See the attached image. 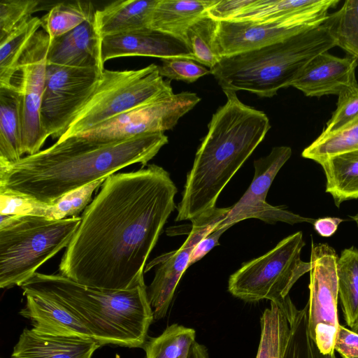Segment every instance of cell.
<instances>
[{
    "instance_id": "1",
    "label": "cell",
    "mask_w": 358,
    "mask_h": 358,
    "mask_svg": "<svg viewBox=\"0 0 358 358\" xmlns=\"http://www.w3.org/2000/svg\"><path fill=\"white\" fill-rule=\"evenodd\" d=\"M177 187L162 166L108 176L80 216L59 273L103 289L145 284L150 254L174 210Z\"/></svg>"
},
{
    "instance_id": "2",
    "label": "cell",
    "mask_w": 358,
    "mask_h": 358,
    "mask_svg": "<svg viewBox=\"0 0 358 358\" xmlns=\"http://www.w3.org/2000/svg\"><path fill=\"white\" fill-rule=\"evenodd\" d=\"M168 142L163 132L117 141L79 135L57 140L16 162L0 164V189L52 203L128 166L144 167Z\"/></svg>"
},
{
    "instance_id": "3",
    "label": "cell",
    "mask_w": 358,
    "mask_h": 358,
    "mask_svg": "<svg viewBox=\"0 0 358 358\" xmlns=\"http://www.w3.org/2000/svg\"><path fill=\"white\" fill-rule=\"evenodd\" d=\"M223 92L227 102L208 123L187 174L176 221L192 220L214 210L222 189L271 129L265 113L242 103L236 92Z\"/></svg>"
},
{
    "instance_id": "4",
    "label": "cell",
    "mask_w": 358,
    "mask_h": 358,
    "mask_svg": "<svg viewBox=\"0 0 358 358\" xmlns=\"http://www.w3.org/2000/svg\"><path fill=\"white\" fill-rule=\"evenodd\" d=\"M63 306L78 318L101 346L142 348L154 320L145 284L125 290L103 289L75 282L59 273L36 272L20 286Z\"/></svg>"
},
{
    "instance_id": "5",
    "label": "cell",
    "mask_w": 358,
    "mask_h": 358,
    "mask_svg": "<svg viewBox=\"0 0 358 358\" xmlns=\"http://www.w3.org/2000/svg\"><path fill=\"white\" fill-rule=\"evenodd\" d=\"M334 46L324 22L262 48L222 57L210 72L223 91L272 97L291 86L312 59Z\"/></svg>"
},
{
    "instance_id": "6",
    "label": "cell",
    "mask_w": 358,
    "mask_h": 358,
    "mask_svg": "<svg viewBox=\"0 0 358 358\" xmlns=\"http://www.w3.org/2000/svg\"><path fill=\"white\" fill-rule=\"evenodd\" d=\"M0 287H20L37 269L66 248L80 216L52 220L0 214Z\"/></svg>"
},
{
    "instance_id": "7",
    "label": "cell",
    "mask_w": 358,
    "mask_h": 358,
    "mask_svg": "<svg viewBox=\"0 0 358 358\" xmlns=\"http://www.w3.org/2000/svg\"><path fill=\"white\" fill-rule=\"evenodd\" d=\"M173 92L159 66L136 70L104 69L87 101L76 112L66 131L58 140L81 134L134 107Z\"/></svg>"
},
{
    "instance_id": "8",
    "label": "cell",
    "mask_w": 358,
    "mask_h": 358,
    "mask_svg": "<svg viewBox=\"0 0 358 358\" xmlns=\"http://www.w3.org/2000/svg\"><path fill=\"white\" fill-rule=\"evenodd\" d=\"M305 245L301 231L280 241L266 254L242 264L230 275L228 291L245 302L267 299L282 308L296 281L311 269L301 259Z\"/></svg>"
},
{
    "instance_id": "9",
    "label": "cell",
    "mask_w": 358,
    "mask_h": 358,
    "mask_svg": "<svg viewBox=\"0 0 358 358\" xmlns=\"http://www.w3.org/2000/svg\"><path fill=\"white\" fill-rule=\"evenodd\" d=\"M103 70L47 64L41 121L48 137L58 140L65 134Z\"/></svg>"
},
{
    "instance_id": "10",
    "label": "cell",
    "mask_w": 358,
    "mask_h": 358,
    "mask_svg": "<svg viewBox=\"0 0 358 358\" xmlns=\"http://www.w3.org/2000/svg\"><path fill=\"white\" fill-rule=\"evenodd\" d=\"M200 101L201 98L194 92L166 93L119 114L79 136L117 141L146 134L164 133L172 129L180 118Z\"/></svg>"
},
{
    "instance_id": "11",
    "label": "cell",
    "mask_w": 358,
    "mask_h": 358,
    "mask_svg": "<svg viewBox=\"0 0 358 358\" xmlns=\"http://www.w3.org/2000/svg\"><path fill=\"white\" fill-rule=\"evenodd\" d=\"M338 255L327 243L311 244L308 330L323 354H333L339 326L336 263Z\"/></svg>"
},
{
    "instance_id": "12",
    "label": "cell",
    "mask_w": 358,
    "mask_h": 358,
    "mask_svg": "<svg viewBox=\"0 0 358 358\" xmlns=\"http://www.w3.org/2000/svg\"><path fill=\"white\" fill-rule=\"evenodd\" d=\"M50 38L40 29L23 53L18 66L17 85L21 92L22 148L23 155H33L48 138L41 121V108L45 89L47 58Z\"/></svg>"
},
{
    "instance_id": "13",
    "label": "cell",
    "mask_w": 358,
    "mask_h": 358,
    "mask_svg": "<svg viewBox=\"0 0 358 358\" xmlns=\"http://www.w3.org/2000/svg\"><path fill=\"white\" fill-rule=\"evenodd\" d=\"M292 155L288 146L272 148L266 157L254 161L255 174L249 187L241 198L231 206L217 229L229 228L236 223L249 218H257L269 224L283 222L289 224L301 222L313 224L315 219L293 213L282 207H275L266 202V196L278 173Z\"/></svg>"
},
{
    "instance_id": "14",
    "label": "cell",
    "mask_w": 358,
    "mask_h": 358,
    "mask_svg": "<svg viewBox=\"0 0 358 358\" xmlns=\"http://www.w3.org/2000/svg\"><path fill=\"white\" fill-rule=\"evenodd\" d=\"M327 8L274 22L218 21L214 47L218 56L229 57L282 41L323 24Z\"/></svg>"
},
{
    "instance_id": "15",
    "label": "cell",
    "mask_w": 358,
    "mask_h": 358,
    "mask_svg": "<svg viewBox=\"0 0 358 358\" xmlns=\"http://www.w3.org/2000/svg\"><path fill=\"white\" fill-rule=\"evenodd\" d=\"M229 208L216 207L213 210L192 220V230L182 245L177 250L157 257L145 266L144 272L157 266L153 280L147 288L155 320L162 319L166 315L176 287L189 266L190 256L196 245L216 228L224 219Z\"/></svg>"
},
{
    "instance_id": "16",
    "label": "cell",
    "mask_w": 358,
    "mask_h": 358,
    "mask_svg": "<svg viewBox=\"0 0 358 358\" xmlns=\"http://www.w3.org/2000/svg\"><path fill=\"white\" fill-rule=\"evenodd\" d=\"M134 56L161 59L178 57L194 61L191 50L183 41L151 28L102 37L101 59L103 64L111 59Z\"/></svg>"
},
{
    "instance_id": "17",
    "label": "cell",
    "mask_w": 358,
    "mask_h": 358,
    "mask_svg": "<svg viewBox=\"0 0 358 358\" xmlns=\"http://www.w3.org/2000/svg\"><path fill=\"white\" fill-rule=\"evenodd\" d=\"M357 64L352 57H338L325 51L308 62L291 86L306 96H338L346 88L358 84L355 78Z\"/></svg>"
},
{
    "instance_id": "18",
    "label": "cell",
    "mask_w": 358,
    "mask_h": 358,
    "mask_svg": "<svg viewBox=\"0 0 358 358\" xmlns=\"http://www.w3.org/2000/svg\"><path fill=\"white\" fill-rule=\"evenodd\" d=\"M101 38L94 16L71 31L50 40L48 64L77 68L104 69Z\"/></svg>"
},
{
    "instance_id": "19",
    "label": "cell",
    "mask_w": 358,
    "mask_h": 358,
    "mask_svg": "<svg viewBox=\"0 0 358 358\" xmlns=\"http://www.w3.org/2000/svg\"><path fill=\"white\" fill-rule=\"evenodd\" d=\"M101 347L92 338L54 336L24 329L11 358H92Z\"/></svg>"
},
{
    "instance_id": "20",
    "label": "cell",
    "mask_w": 358,
    "mask_h": 358,
    "mask_svg": "<svg viewBox=\"0 0 358 358\" xmlns=\"http://www.w3.org/2000/svg\"><path fill=\"white\" fill-rule=\"evenodd\" d=\"M20 315L30 320L39 333L63 336L93 338L83 323L61 305L43 296L27 295Z\"/></svg>"
},
{
    "instance_id": "21",
    "label": "cell",
    "mask_w": 358,
    "mask_h": 358,
    "mask_svg": "<svg viewBox=\"0 0 358 358\" xmlns=\"http://www.w3.org/2000/svg\"><path fill=\"white\" fill-rule=\"evenodd\" d=\"M159 0L113 1L96 10L94 24L101 37L133 30L150 28L154 10Z\"/></svg>"
},
{
    "instance_id": "22",
    "label": "cell",
    "mask_w": 358,
    "mask_h": 358,
    "mask_svg": "<svg viewBox=\"0 0 358 358\" xmlns=\"http://www.w3.org/2000/svg\"><path fill=\"white\" fill-rule=\"evenodd\" d=\"M217 1L159 0L152 14L150 28L185 42L188 29L204 16Z\"/></svg>"
},
{
    "instance_id": "23",
    "label": "cell",
    "mask_w": 358,
    "mask_h": 358,
    "mask_svg": "<svg viewBox=\"0 0 358 358\" xmlns=\"http://www.w3.org/2000/svg\"><path fill=\"white\" fill-rule=\"evenodd\" d=\"M21 92L17 85L0 86V164L23 157Z\"/></svg>"
},
{
    "instance_id": "24",
    "label": "cell",
    "mask_w": 358,
    "mask_h": 358,
    "mask_svg": "<svg viewBox=\"0 0 358 358\" xmlns=\"http://www.w3.org/2000/svg\"><path fill=\"white\" fill-rule=\"evenodd\" d=\"M326 178V192L336 207L358 199V150L339 154L320 164Z\"/></svg>"
},
{
    "instance_id": "25",
    "label": "cell",
    "mask_w": 358,
    "mask_h": 358,
    "mask_svg": "<svg viewBox=\"0 0 358 358\" xmlns=\"http://www.w3.org/2000/svg\"><path fill=\"white\" fill-rule=\"evenodd\" d=\"M338 0H253L230 20L274 22L289 19L324 7L334 8Z\"/></svg>"
},
{
    "instance_id": "26",
    "label": "cell",
    "mask_w": 358,
    "mask_h": 358,
    "mask_svg": "<svg viewBox=\"0 0 358 358\" xmlns=\"http://www.w3.org/2000/svg\"><path fill=\"white\" fill-rule=\"evenodd\" d=\"M40 28L41 18L32 17L0 40V86L13 84L20 60Z\"/></svg>"
},
{
    "instance_id": "27",
    "label": "cell",
    "mask_w": 358,
    "mask_h": 358,
    "mask_svg": "<svg viewBox=\"0 0 358 358\" xmlns=\"http://www.w3.org/2000/svg\"><path fill=\"white\" fill-rule=\"evenodd\" d=\"M338 297L344 320L351 328L358 318V249H344L336 263Z\"/></svg>"
},
{
    "instance_id": "28",
    "label": "cell",
    "mask_w": 358,
    "mask_h": 358,
    "mask_svg": "<svg viewBox=\"0 0 358 358\" xmlns=\"http://www.w3.org/2000/svg\"><path fill=\"white\" fill-rule=\"evenodd\" d=\"M96 10L90 1H73L55 4L41 17V29L50 40L74 29L94 16Z\"/></svg>"
},
{
    "instance_id": "29",
    "label": "cell",
    "mask_w": 358,
    "mask_h": 358,
    "mask_svg": "<svg viewBox=\"0 0 358 358\" xmlns=\"http://www.w3.org/2000/svg\"><path fill=\"white\" fill-rule=\"evenodd\" d=\"M261 338L256 358H282L289 335L285 313L275 303L264 310L261 320Z\"/></svg>"
},
{
    "instance_id": "30",
    "label": "cell",
    "mask_w": 358,
    "mask_h": 358,
    "mask_svg": "<svg viewBox=\"0 0 358 358\" xmlns=\"http://www.w3.org/2000/svg\"><path fill=\"white\" fill-rule=\"evenodd\" d=\"M286 315L290 331L282 358H336L335 353L323 354L310 337L308 326V303L299 310L292 301Z\"/></svg>"
},
{
    "instance_id": "31",
    "label": "cell",
    "mask_w": 358,
    "mask_h": 358,
    "mask_svg": "<svg viewBox=\"0 0 358 358\" xmlns=\"http://www.w3.org/2000/svg\"><path fill=\"white\" fill-rule=\"evenodd\" d=\"M354 150H358V117L336 131L321 134L301 156L320 164L329 157Z\"/></svg>"
},
{
    "instance_id": "32",
    "label": "cell",
    "mask_w": 358,
    "mask_h": 358,
    "mask_svg": "<svg viewBox=\"0 0 358 358\" xmlns=\"http://www.w3.org/2000/svg\"><path fill=\"white\" fill-rule=\"evenodd\" d=\"M195 338L194 329L173 324L157 337L147 340L142 348L146 358H182L188 354Z\"/></svg>"
},
{
    "instance_id": "33",
    "label": "cell",
    "mask_w": 358,
    "mask_h": 358,
    "mask_svg": "<svg viewBox=\"0 0 358 358\" xmlns=\"http://www.w3.org/2000/svg\"><path fill=\"white\" fill-rule=\"evenodd\" d=\"M324 24L336 46L358 62V0H347L336 12L328 15Z\"/></svg>"
},
{
    "instance_id": "34",
    "label": "cell",
    "mask_w": 358,
    "mask_h": 358,
    "mask_svg": "<svg viewBox=\"0 0 358 358\" xmlns=\"http://www.w3.org/2000/svg\"><path fill=\"white\" fill-rule=\"evenodd\" d=\"M217 24L218 21L206 13L188 29L185 38L194 61L210 69L221 59L214 47Z\"/></svg>"
},
{
    "instance_id": "35",
    "label": "cell",
    "mask_w": 358,
    "mask_h": 358,
    "mask_svg": "<svg viewBox=\"0 0 358 358\" xmlns=\"http://www.w3.org/2000/svg\"><path fill=\"white\" fill-rule=\"evenodd\" d=\"M105 180L106 178H101L88 183L52 203V219L62 220L78 217L92 201V196L95 189L102 185Z\"/></svg>"
},
{
    "instance_id": "36",
    "label": "cell",
    "mask_w": 358,
    "mask_h": 358,
    "mask_svg": "<svg viewBox=\"0 0 358 358\" xmlns=\"http://www.w3.org/2000/svg\"><path fill=\"white\" fill-rule=\"evenodd\" d=\"M0 214L52 219V206L14 191L0 189Z\"/></svg>"
},
{
    "instance_id": "37",
    "label": "cell",
    "mask_w": 358,
    "mask_h": 358,
    "mask_svg": "<svg viewBox=\"0 0 358 358\" xmlns=\"http://www.w3.org/2000/svg\"><path fill=\"white\" fill-rule=\"evenodd\" d=\"M40 1L1 0L0 2V40L38 10Z\"/></svg>"
},
{
    "instance_id": "38",
    "label": "cell",
    "mask_w": 358,
    "mask_h": 358,
    "mask_svg": "<svg viewBox=\"0 0 358 358\" xmlns=\"http://www.w3.org/2000/svg\"><path fill=\"white\" fill-rule=\"evenodd\" d=\"M358 117V84L350 86L338 95L336 109L321 134L336 131Z\"/></svg>"
},
{
    "instance_id": "39",
    "label": "cell",
    "mask_w": 358,
    "mask_h": 358,
    "mask_svg": "<svg viewBox=\"0 0 358 358\" xmlns=\"http://www.w3.org/2000/svg\"><path fill=\"white\" fill-rule=\"evenodd\" d=\"M162 64L159 66V72L161 76L166 78L167 80L192 83L210 73V70L192 59L174 57L162 59Z\"/></svg>"
},
{
    "instance_id": "40",
    "label": "cell",
    "mask_w": 358,
    "mask_h": 358,
    "mask_svg": "<svg viewBox=\"0 0 358 358\" xmlns=\"http://www.w3.org/2000/svg\"><path fill=\"white\" fill-rule=\"evenodd\" d=\"M252 1L253 0H217L208 8L207 14L217 21L230 20Z\"/></svg>"
},
{
    "instance_id": "41",
    "label": "cell",
    "mask_w": 358,
    "mask_h": 358,
    "mask_svg": "<svg viewBox=\"0 0 358 358\" xmlns=\"http://www.w3.org/2000/svg\"><path fill=\"white\" fill-rule=\"evenodd\" d=\"M334 348L343 358H358V334L339 324Z\"/></svg>"
},
{
    "instance_id": "42",
    "label": "cell",
    "mask_w": 358,
    "mask_h": 358,
    "mask_svg": "<svg viewBox=\"0 0 358 358\" xmlns=\"http://www.w3.org/2000/svg\"><path fill=\"white\" fill-rule=\"evenodd\" d=\"M228 228H215L210 234L202 238L192 252L189 266L202 259L214 247L220 245L219 238Z\"/></svg>"
},
{
    "instance_id": "43",
    "label": "cell",
    "mask_w": 358,
    "mask_h": 358,
    "mask_svg": "<svg viewBox=\"0 0 358 358\" xmlns=\"http://www.w3.org/2000/svg\"><path fill=\"white\" fill-rule=\"evenodd\" d=\"M343 221V219L338 217H325L315 220L313 224L315 230L320 236L330 237L336 231L338 225Z\"/></svg>"
},
{
    "instance_id": "44",
    "label": "cell",
    "mask_w": 358,
    "mask_h": 358,
    "mask_svg": "<svg viewBox=\"0 0 358 358\" xmlns=\"http://www.w3.org/2000/svg\"><path fill=\"white\" fill-rule=\"evenodd\" d=\"M350 329L358 334V318L357 319V321L355 322L354 325Z\"/></svg>"
},
{
    "instance_id": "45",
    "label": "cell",
    "mask_w": 358,
    "mask_h": 358,
    "mask_svg": "<svg viewBox=\"0 0 358 358\" xmlns=\"http://www.w3.org/2000/svg\"><path fill=\"white\" fill-rule=\"evenodd\" d=\"M350 217L356 222L357 224V227H358V213L356 214L355 215H350Z\"/></svg>"
}]
</instances>
